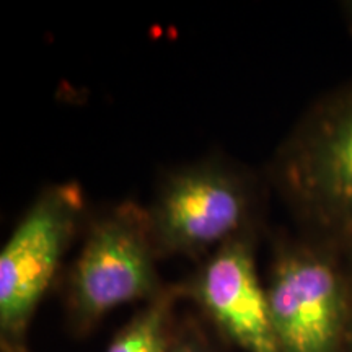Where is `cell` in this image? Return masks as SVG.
Returning <instances> with one entry per match:
<instances>
[{"label": "cell", "instance_id": "obj_1", "mask_svg": "<svg viewBox=\"0 0 352 352\" xmlns=\"http://www.w3.org/2000/svg\"><path fill=\"white\" fill-rule=\"evenodd\" d=\"M270 182L298 233L352 254V78L302 114L276 151Z\"/></svg>", "mask_w": 352, "mask_h": 352}, {"label": "cell", "instance_id": "obj_2", "mask_svg": "<svg viewBox=\"0 0 352 352\" xmlns=\"http://www.w3.org/2000/svg\"><path fill=\"white\" fill-rule=\"evenodd\" d=\"M261 184L241 165L210 157L170 170L145 206L158 259L202 261L236 236L258 233Z\"/></svg>", "mask_w": 352, "mask_h": 352}, {"label": "cell", "instance_id": "obj_3", "mask_svg": "<svg viewBox=\"0 0 352 352\" xmlns=\"http://www.w3.org/2000/svg\"><path fill=\"white\" fill-rule=\"evenodd\" d=\"M157 261L145 206L122 201L88 219L82 246L64 279L69 331L87 336L114 308L157 297L166 287Z\"/></svg>", "mask_w": 352, "mask_h": 352}, {"label": "cell", "instance_id": "obj_4", "mask_svg": "<svg viewBox=\"0 0 352 352\" xmlns=\"http://www.w3.org/2000/svg\"><path fill=\"white\" fill-rule=\"evenodd\" d=\"M264 287L279 352H344L352 298L347 254L298 232L279 233Z\"/></svg>", "mask_w": 352, "mask_h": 352}, {"label": "cell", "instance_id": "obj_5", "mask_svg": "<svg viewBox=\"0 0 352 352\" xmlns=\"http://www.w3.org/2000/svg\"><path fill=\"white\" fill-rule=\"evenodd\" d=\"M88 219L85 191L65 182L44 188L16 223L0 252L2 349L25 346L39 302Z\"/></svg>", "mask_w": 352, "mask_h": 352}, {"label": "cell", "instance_id": "obj_6", "mask_svg": "<svg viewBox=\"0 0 352 352\" xmlns=\"http://www.w3.org/2000/svg\"><path fill=\"white\" fill-rule=\"evenodd\" d=\"M258 233L236 236L202 259L182 285L220 336L245 352H279L264 283L256 266Z\"/></svg>", "mask_w": 352, "mask_h": 352}, {"label": "cell", "instance_id": "obj_7", "mask_svg": "<svg viewBox=\"0 0 352 352\" xmlns=\"http://www.w3.org/2000/svg\"><path fill=\"white\" fill-rule=\"evenodd\" d=\"M182 298V285H166L132 315L109 342L107 352H170L178 329L175 308Z\"/></svg>", "mask_w": 352, "mask_h": 352}, {"label": "cell", "instance_id": "obj_8", "mask_svg": "<svg viewBox=\"0 0 352 352\" xmlns=\"http://www.w3.org/2000/svg\"><path fill=\"white\" fill-rule=\"evenodd\" d=\"M170 352H219L214 341L196 318L178 321V329Z\"/></svg>", "mask_w": 352, "mask_h": 352}, {"label": "cell", "instance_id": "obj_9", "mask_svg": "<svg viewBox=\"0 0 352 352\" xmlns=\"http://www.w3.org/2000/svg\"><path fill=\"white\" fill-rule=\"evenodd\" d=\"M347 258H349V266H351V285H352V254H347ZM344 352H352V298H351V318H349V328H347V338H346Z\"/></svg>", "mask_w": 352, "mask_h": 352}, {"label": "cell", "instance_id": "obj_10", "mask_svg": "<svg viewBox=\"0 0 352 352\" xmlns=\"http://www.w3.org/2000/svg\"><path fill=\"white\" fill-rule=\"evenodd\" d=\"M344 16H346V23H347V26H349V30H351V33H352V0L351 2H346L344 3Z\"/></svg>", "mask_w": 352, "mask_h": 352}, {"label": "cell", "instance_id": "obj_11", "mask_svg": "<svg viewBox=\"0 0 352 352\" xmlns=\"http://www.w3.org/2000/svg\"><path fill=\"white\" fill-rule=\"evenodd\" d=\"M2 352H28L25 349V346H20V347H3Z\"/></svg>", "mask_w": 352, "mask_h": 352}]
</instances>
